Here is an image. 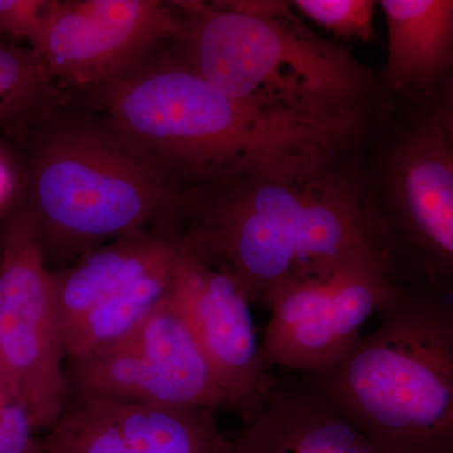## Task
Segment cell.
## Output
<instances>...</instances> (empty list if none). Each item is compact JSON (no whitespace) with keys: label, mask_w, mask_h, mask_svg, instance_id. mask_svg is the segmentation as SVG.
<instances>
[{"label":"cell","mask_w":453,"mask_h":453,"mask_svg":"<svg viewBox=\"0 0 453 453\" xmlns=\"http://www.w3.org/2000/svg\"><path fill=\"white\" fill-rule=\"evenodd\" d=\"M50 0H0V33L37 43Z\"/></svg>","instance_id":"20"},{"label":"cell","mask_w":453,"mask_h":453,"mask_svg":"<svg viewBox=\"0 0 453 453\" xmlns=\"http://www.w3.org/2000/svg\"><path fill=\"white\" fill-rule=\"evenodd\" d=\"M31 414L16 399L2 395L0 401V453H41Z\"/></svg>","instance_id":"19"},{"label":"cell","mask_w":453,"mask_h":453,"mask_svg":"<svg viewBox=\"0 0 453 453\" xmlns=\"http://www.w3.org/2000/svg\"><path fill=\"white\" fill-rule=\"evenodd\" d=\"M0 401H2V393H0Z\"/></svg>","instance_id":"23"},{"label":"cell","mask_w":453,"mask_h":453,"mask_svg":"<svg viewBox=\"0 0 453 453\" xmlns=\"http://www.w3.org/2000/svg\"><path fill=\"white\" fill-rule=\"evenodd\" d=\"M234 441V453H389L305 384L276 380Z\"/></svg>","instance_id":"12"},{"label":"cell","mask_w":453,"mask_h":453,"mask_svg":"<svg viewBox=\"0 0 453 453\" xmlns=\"http://www.w3.org/2000/svg\"><path fill=\"white\" fill-rule=\"evenodd\" d=\"M292 8L336 37L371 43L375 38L374 0H295Z\"/></svg>","instance_id":"17"},{"label":"cell","mask_w":453,"mask_h":453,"mask_svg":"<svg viewBox=\"0 0 453 453\" xmlns=\"http://www.w3.org/2000/svg\"><path fill=\"white\" fill-rule=\"evenodd\" d=\"M109 403L121 453H234V441L220 432L211 408Z\"/></svg>","instance_id":"15"},{"label":"cell","mask_w":453,"mask_h":453,"mask_svg":"<svg viewBox=\"0 0 453 453\" xmlns=\"http://www.w3.org/2000/svg\"><path fill=\"white\" fill-rule=\"evenodd\" d=\"M387 58L380 76L389 97L422 96L453 76L452 0H381Z\"/></svg>","instance_id":"13"},{"label":"cell","mask_w":453,"mask_h":453,"mask_svg":"<svg viewBox=\"0 0 453 453\" xmlns=\"http://www.w3.org/2000/svg\"><path fill=\"white\" fill-rule=\"evenodd\" d=\"M68 395L234 412L172 295L120 342L70 360Z\"/></svg>","instance_id":"8"},{"label":"cell","mask_w":453,"mask_h":453,"mask_svg":"<svg viewBox=\"0 0 453 453\" xmlns=\"http://www.w3.org/2000/svg\"><path fill=\"white\" fill-rule=\"evenodd\" d=\"M168 231L266 310L353 259L380 256L392 267L360 145L286 155L186 190Z\"/></svg>","instance_id":"1"},{"label":"cell","mask_w":453,"mask_h":453,"mask_svg":"<svg viewBox=\"0 0 453 453\" xmlns=\"http://www.w3.org/2000/svg\"><path fill=\"white\" fill-rule=\"evenodd\" d=\"M177 246L172 297L186 316L234 412L247 418L275 380L261 362L251 303L231 273Z\"/></svg>","instance_id":"11"},{"label":"cell","mask_w":453,"mask_h":453,"mask_svg":"<svg viewBox=\"0 0 453 453\" xmlns=\"http://www.w3.org/2000/svg\"><path fill=\"white\" fill-rule=\"evenodd\" d=\"M179 201L174 184L111 131L73 127L38 150L28 211L42 247L85 252L150 225L165 228Z\"/></svg>","instance_id":"6"},{"label":"cell","mask_w":453,"mask_h":453,"mask_svg":"<svg viewBox=\"0 0 453 453\" xmlns=\"http://www.w3.org/2000/svg\"><path fill=\"white\" fill-rule=\"evenodd\" d=\"M449 297L401 283L378 326L301 383L387 452L453 453Z\"/></svg>","instance_id":"4"},{"label":"cell","mask_w":453,"mask_h":453,"mask_svg":"<svg viewBox=\"0 0 453 453\" xmlns=\"http://www.w3.org/2000/svg\"><path fill=\"white\" fill-rule=\"evenodd\" d=\"M180 11L159 0H50L32 50L52 79L105 86L178 40Z\"/></svg>","instance_id":"10"},{"label":"cell","mask_w":453,"mask_h":453,"mask_svg":"<svg viewBox=\"0 0 453 453\" xmlns=\"http://www.w3.org/2000/svg\"><path fill=\"white\" fill-rule=\"evenodd\" d=\"M11 186V175H9L7 166L0 160V203L8 196Z\"/></svg>","instance_id":"21"},{"label":"cell","mask_w":453,"mask_h":453,"mask_svg":"<svg viewBox=\"0 0 453 453\" xmlns=\"http://www.w3.org/2000/svg\"><path fill=\"white\" fill-rule=\"evenodd\" d=\"M360 155L396 280L451 296L453 76L431 94L390 97Z\"/></svg>","instance_id":"5"},{"label":"cell","mask_w":453,"mask_h":453,"mask_svg":"<svg viewBox=\"0 0 453 453\" xmlns=\"http://www.w3.org/2000/svg\"><path fill=\"white\" fill-rule=\"evenodd\" d=\"M399 285L380 256L353 259L323 279L295 283L271 305L259 342L262 365L267 371L282 366L303 374L330 368L362 338L366 321L392 303Z\"/></svg>","instance_id":"9"},{"label":"cell","mask_w":453,"mask_h":453,"mask_svg":"<svg viewBox=\"0 0 453 453\" xmlns=\"http://www.w3.org/2000/svg\"><path fill=\"white\" fill-rule=\"evenodd\" d=\"M8 110H16L13 106L9 105L8 103H5V101H3L2 98H0V116L4 115L5 111H8Z\"/></svg>","instance_id":"22"},{"label":"cell","mask_w":453,"mask_h":453,"mask_svg":"<svg viewBox=\"0 0 453 453\" xmlns=\"http://www.w3.org/2000/svg\"><path fill=\"white\" fill-rule=\"evenodd\" d=\"M177 243V242H175ZM177 258L122 288L65 333V359L96 353L129 335L172 295Z\"/></svg>","instance_id":"16"},{"label":"cell","mask_w":453,"mask_h":453,"mask_svg":"<svg viewBox=\"0 0 453 453\" xmlns=\"http://www.w3.org/2000/svg\"><path fill=\"white\" fill-rule=\"evenodd\" d=\"M103 88L109 130L180 193L266 160L363 139L226 96L173 42Z\"/></svg>","instance_id":"3"},{"label":"cell","mask_w":453,"mask_h":453,"mask_svg":"<svg viewBox=\"0 0 453 453\" xmlns=\"http://www.w3.org/2000/svg\"><path fill=\"white\" fill-rule=\"evenodd\" d=\"M55 273L28 210L12 220L0 252V393L50 429L70 401Z\"/></svg>","instance_id":"7"},{"label":"cell","mask_w":453,"mask_h":453,"mask_svg":"<svg viewBox=\"0 0 453 453\" xmlns=\"http://www.w3.org/2000/svg\"><path fill=\"white\" fill-rule=\"evenodd\" d=\"M52 77L32 50L0 44V98L28 106L50 92Z\"/></svg>","instance_id":"18"},{"label":"cell","mask_w":453,"mask_h":453,"mask_svg":"<svg viewBox=\"0 0 453 453\" xmlns=\"http://www.w3.org/2000/svg\"><path fill=\"white\" fill-rule=\"evenodd\" d=\"M178 246L165 231L122 235L82 253L68 270L55 273L57 303L65 332L122 288L172 264Z\"/></svg>","instance_id":"14"},{"label":"cell","mask_w":453,"mask_h":453,"mask_svg":"<svg viewBox=\"0 0 453 453\" xmlns=\"http://www.w3.org/2000/svg\"><path fill=\"white\" fill-rule=\"evenodd\" d=\"M173 42L226 96L321 127L366 135L390 97L380 76L310 28L290 2H174Z\"/></svg>","instance_id":"2"}]
</instances>
